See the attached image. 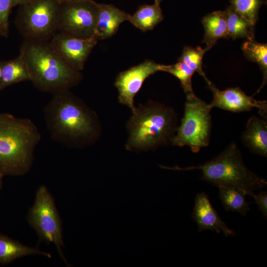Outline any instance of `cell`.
Here are the masks:
<instances>
[{
	"mask_svg": "<svg viewBox=\"0 0 267 267\" xmlns=\"http://www.w3.org/2000/svg\"><path fill=\"white\" fill-rule=\"evenodd\" d=\"M43 113L51 138L60 144L82 147L91 143L97 135L95 114L69 90L53 94Z\"/></svg>",
	"mask_w": 267,
	"mask_h": 267,
	"instance_id": "6da1fadb",
	"label": "cell"
},
{
	"mask_svg": "<svg viewBox=\"0 0 267 267\" xmlns=\"http://www.w3.org/2000/svg\"><path fill=\"white\" fill-rule=\"evenodd\" d=\"M30 81L41 91L52 93L69 90L82 75L67 64L53 49L49 41L27 39L20 50Z\"/></svg>",
	"mask_w": 267,
	"mask_h": 267,
	"instance_id": "7a4b0ae2",
	"label": "cell"
},
{
	"mask_svg": "<svg viewBox=\"0 0 267 267\" xmlns=\"http://www.w3.org/2000/svg\"><path fill=\"white\" fill-rule=\"evenodd\" d=\"M41 139L37 125L30 119L0 113V171L21 175L32 166L35 148Z\"/></svg>",
	"mask_w": 267,
	"mask_h": 267,
	"instance_id": "3957f363",
	"label": "cell"
},
{
	"mask_svg": "<svg viewBox=\"0 0 267 267\" xmlns=\"http://www.w3.org/2000/svg\"><path fill=\"white\" fill-rule=\"evenodd\" d=\"M161 167L178 171L200 170L202 171L201 180H206L218 187L239 188L245 191L248 195L267 185V181L265 178L252 172L246 167L238 146L233 142L219 155L204 164L185 168L178 166Z\"/></svg>",
	"mask_w": 267,
	"mask_h": 267,
	"instance_id": "277c9868",
	"label": "cell"
},
{
	"mask_svg": "<svg viewBox=\"0 0 267 267\" xmlns=\"http://www.w3.org/2000/svg\"><path fill=\"white\" fill-rule=\"evenodd\" d=\"M133 113L128 124L127 149L148 150L171 142L177 129L172 108L152 103L139 106Z\"/></svg>",
	"mask_w": 267,
	"mask_h": 267,
	"instance_id": "5b68a950",
	"label": "cell"
},
{
	"mask_svg": "<svg viewBox=\"0 0 267 267\" xmlns=\"http://www.w3.org/2000/svg\"><path fill=\"white\" fill-rule=\"evenodd\" d=\"M213 108L194 93L186 95L184 115L177 134L172 138L173 145L189 146L194 153L207 146L212 128L210 112Z\"/></svg>",
	"mask_w": 267,
	"mask_h": 267,
	"instance_id": "8992f818",
	"label": "cell"
},
{
	"mask_svg": "<svg viewBox=\"0 0 267 267\" xmlns=\"http://www.w3.org/2000/svg\"><path fill=\"white\" fill-rule=\"evenodd\" d=\"M58 0H29L19 5L16 27L25 39L49 41L57 32Z\"/></svg>",
	"mask_w": 267,
	"mask_h": 267,
	"instance_id": "52a82bcc",
	"label": "cell"
},
{
	"mask_svg": "<svg viewBox=\"0 0 267 267\" xmlns=\"http://www.w3.org/2000/svg\"><path fill=\"white\" fill-rule=\"evenodd\" d=\"M29 219L40 236L54 244L65 260L61 250L63 244L60 221L53 198L44 186L37 190Z\"/></svg>",
	"mask_w": 267,
	"mask_h": 267,
	"instance_id": "ba28073f",
	"label": "cell"
},
{
	"mask_svg": "<svg viewBox=\"0 0 267 267\" xmlns=\"http://www.w3.org/2000/svg\"><path fill=\"white\" fill-rule=\"evenodd\" d=\"M97 5L93 0L61 4L57 32L81 38L94 37Z\"/></svg>",
	"mask_w": 267,
	"mask_h": 267,
	"instance_id": "9c48e42d",
	"label": "cell"
},
{
	"mask_svg": "<svg viewBox=\"0 0 267 267\" xmlns=\"http://www.w3.org/2000/svg\"><path fill=\"white\" fill-rule=\"evenodd\" d=\"M97 41L95 36L81 38L57 32L51 37L49 43L55 52L67 64L80 71L84 68Z\"/></svg>",
	"mask_w": 267,
	"mask_h": 267,
	"instance_id": "30bf717a",
	"label": "cell"
},
{
	"mask_svg": "<svg viewBox=\"0 0 267 267\" xmlns=\"http://www.w3.org/2000/svg\"><path fill=\"white\" fill-rule=\"evenodd\" d=\"M166 65L158 64L150 60L121 72L117 76L115 86L119 92V102L128 106L133 112L135 107L134 98L145 80L158 71H164Z\"/></svg>",
	"mask_w": 267,
	"mask_h": 267,
	"instance_id": "8fae6325",
	"label": "cell"
},
{
	"mask_svg": "<svg viewBox=\"0 0 267 267\" xmlns=\"http://www.w3.org/2000/svg\"><path fill=\"white\" fill-rule=\"evenodd\" d=\"M208 85L213 94V99L210 103L212 108L218 107L233 112L249 111L257 108L262 116L267 117L266 100H258L247 95L239 88H230L220 90L210 81Z\"/></svg>",
	"mask_w": 267,
	"mask_h": 267,
	"instance_id": "7c38bea8",
	"label": "cell"
},
{
	"mask_svg": "<svg viewBox=\"0 0 267 267\" xmlns=\"http://www.w3.org/2000/svg\"><path fill=\"white\" fill-rule=\"evenodd\" d=\"M192 217L197 223L200 232L209 229L215 230L218 233L222 231L227 237L235 235V232L229 228L221 219L212 205L208 196L204 192L196 194Z\"/></svg>",
	"mask_w": 267,
	"mask_h": 267,
	"instance_id": "4fadbf2b",
	"label": "cell"
},
{
	"mask_svg": "<svg viewBox=\"0 0 267 267\" xmlns=\"http://www.w3.org/2000/svg\"><path fill=\"white\" fill-rule=\"evenodd\" d=\"M130 16L114 5L98 3L95 36L98 40L113 36L123 22L129 21Z\"/></svg>",
	"mask_w": 267,
	"mask_h": 267,
	"instance_id": "5bb4252c",
	"label": "cell"
},
{
	"mask_svg": "<svg viewBox=\"0 0 267 267\" xmlns=\"http://www.w3.org/2000/svg\"><path fill=\"white\" fill-rule=\"evenodd\" d=\"M241 139L251 152L267 157V123L265 120L255 115L250 117Z\"/></svg>",
	"mask_w": 267,
	"mask_h": 267,
	"instance_id": "9a60e30c",
	"label": "cell"
},
{
	"mask_svg": "<svg viewBox=\"0 0 267 267\" xmlns=\"http://www.w3.org/2000/svg\"><path fill=\"white\" fill-rule=\"evenodd\" d=\"M204 29L202 43L210 50L222 38H227L225 11H216L205 16L202 20Z\"/></svg>",
	"mask_w": 267,
	"mask_h": 267,
	"instance_id": "2e32d148",
	"label": "cell"
},
{
	"mask_svg": "<svg viewBox=\"0 0 267 267\" xmlns=\"http://www.w3.org/2000/svg\"><path fill=\"white\" fill-rule=\"evenodd\" d=\"M30 81V76L22 56L6 61H1L0 91L13 84Z\"/></svg>",
	"mask_w": 267,
	"mask_h": 267,
	"instance_id": "e0dca14e",
	"label": "cell"
},
{
	"mask_svg": "<svg viewBox=\"0 0 267 267\" xmlns=\"http://www.w3.org/2000/svg\"><path fill=\"white\" fill-rule=\"evenodd\" d=\"M164 19L159 4H143L139 6L133 15H131L130 21L134 26L142 31L153 29Z\"/></svg>",
	"mask_w": 267,
	"mask_h": 267,
	"instance_id": "ac0fdd59",
	"label": "cell"
},
{
	"mask_svg": "<svg viewBox=\"0 0 267 267\" xmlns=\"http://www.w3.org/2000/svg\"><path fill=\"white\" fill-rule=\"evenodd\" d=\"M31 255L51 257L49 253L31 248L6 236L0 235V263L6 264L16 259Z\"/></svg>",
	"mask_w": 267,
	"mask_h": 267,
	"instance_id": "d6986e66",
	"label": "cell"
},
{
	"mask_svg": "<svg viewBox=\"0 0 267 267\" xmlns=\"http://www.w3.org/2000/svg\"><path fill=\"white\" fill-rule=\"evenodd\" d=\"M227 38L255 39V26L236 13L229 6L225 10Z\"/></svg>",
	"mask_w": 267,
	"mask_h": 267,
	"instance_id": "ffe728a7",
	"label": "cell"
},
{
	"mask_svg": "<svg viewBox=\"0 0 267 267\" xmlns=\"http://www.w3.org/2000/svg\"><path fill=\"white\" fill-rule=\"evenodd\" d=\"M219 198L226 211L237 212L246 216L250 211L249 203L246 200V192L232 187H220Z\"/></svg>",
	"mask_w": 267,
	"mask_h": 267,
	"instance_id": "44dd1931",
	"label": "cell"
},
{
	"mask_svg": "<svg viewBox=\"0 0 267 267\" xmlns=\"http://www.w3.org/2000/svg\"><path fill=\"white\" fill-rule=\"evenodd\" d=\"M242 50L246 58L257 63L262 72L263 82L256 93L259 92L267 81V44L259 43L255 39L247 40L242 44Z\"/></svg>",
	"mask_w": 267,
	"mask_h": 267,
	"instance_id": "7402d4cb",
	"label": "cell"
},
{
	"mask_svg": "<svg viewBox=\"0 0 267 267\" xmlns=\"http://www.w3.org/2000/svg\"><path fill=\"white\" fill-rule=\"evenodd\" d=\"M209 50L206 47L202 49L200 46L193 48L185 46L182 53L178 61L187 65L194 72H197L208 82L209 80L206 77L202 68V59L206 51Z\"/></svg>",
	"mask_w": 267,
	"mask_h": 267,
	"instance_id": "603a6c76",
	"label": "cell"
},
{
	"mask_svg": "<svg viewBox=\"0 0 267 267\" xmlns=\"http://www.w3.org/2000/svg\"><path fill=\"white\" fill-rule=\"evenodd\" d=\"M232 8L255 26L258 11L265 0H229Z\"/></svg>",
	"mask_w": 267,
	"mask_h": 267,
	"instance_id": "cb8c5ba5",
	"label": "cell"
},
{
	"mask_svg": "<svg viewBox=\"0 0 267 267\" xmlns=\"http://www.w3.org/2000/svg\"><path fill=\"white\" fill-rule=\"evenodd\" d=\"M164 71L172 74L179 80L186 95L194 93L191 78L194 72L185 63L178 61L173 65H166Z\"/></svg>",
	"mask_w": 267,
	"mask_h": 267,
	"instance_id": "d4e9b609",
	"label": "cell"
},
{
	"mask_svg": "<svg viewBox=\"0 0 267 267\" xmlns=\"http://www.w3.org/2000/svg\"><path fill=\"white\" fill-rule=\"evenodd\" d=\"M12 0H0V35L7 36L9 16L12 7Z\"/></svg>",
	"mask_w": 267,
	"mask_h": 267,
	"instance_id": "484cf974",
	"label": "cell"
},
{
	"mask_svg": "<svg viewBox=\"0 0 267 267\" xmlns=\"http://www.w3.org/2000/svg\"><path fill=\"white\" fill-rule=\"evenodd\" d=\"M249 195L253 197L256 203L259 206V209L264 218H267V192L265 191H262L256 195L254 192L251 193Z\"/></svg>",
	"mask_w": 267,
	"mask_h": 267,
	"instance_id": "4316f807",
	"label": "cell"
},
{
	"mask_svg": "<svg viewBox=\"0 0 267 267\" xmlns=\"http://www.w3.org/2000/svg\"><path fill=\"white\" fill-rule=\"evenodd\" d=\"M29 0H12V6H15L17 5H20L22 4Z\"/></svg>",
	"mask_w": 267,
	"mask_h": 267,
	"instance_id": "83f0119b",
	"label": "cell"
},
{
	"mask_svg": "<svg viewBox=\"0 0 267 267\" xmlns=\"http://www.w3.org/2000/svg\"><path fill=\"white\" fill-rule=\"evenodd\" d=\"M78 0H58L60 4H64V3L74 2V1H76Z\"/></svg>",
	"mask_w": 267,
	"mask_h": 267,
	"instance_id": "f1b7e54d",
	"label": "cell"
},
{
	"mask_svg": "<svg viewBox=\"0 0 267 267\" xmlns=\"http://www.w3.org/2000/svg\"><path fill=\"white\" fill-rule=\"evenodd\" d=\"M162 1V0H155V3L160 5V3Z\"/></svg>",
	"mask_w": 267,
	"mask_h": 267,
	"instance_id": "f546056e",
	"label": "cell"
},
{
	"mask_svg": "<svg viewBox=\"0 0 267 267\" xmlns=\"http://www.w3.org/2000/svg\"><path fill=\"white\" fill-rule=\"evenodd\" d=\"M1 75V61H0V80Z\"/></svg>",
	"mask_w": 267,
	"mask_h": 267,
	"instance_id": "4dcf8cb0",
	"label": "cell"
},
{
	"mask_svg": "<svg viewBox=\"0 0 267 267\" xmlns=\"http://www.w3.org/2000/svg\"><path fill=\"white\" fill-rule=\"evenodd\" d=\"M1 175H2V173L0 171V187L1 183Z\"/></svg>",
	"mask_w": 267,
	"mask_h": 267,
	"instance_id": "1f68e13d",
	"label": "cell"
}]
</instances>
